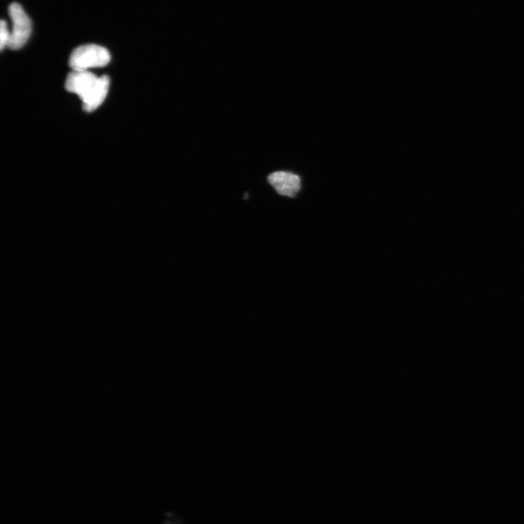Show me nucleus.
<instances>
[{
  "label": "nucleus",
  "instance_id": "nucleus-4",
  "mask_svg": "<svg viewBox=\"0 0 524 524\" xmlns=\"http://www.w3.org/2000/svg\"><path fill=\"white\" fill-rule=\"evenodd\" d=\"M269 184L282 196L294 198L302 188L300 176L288 171H276L268 176Z\"/></svg>",
  "mask_w": 524,
  "mask_h": 524
},
{
  "label": "nucleus",
  "instance_id": "nucleus-2",
  "mask_svg": "<svg viewBox=\"0 0 524 524\" xmlns=\"http://www.w3.org/2000/svg\"><path fill=\"white\" fill-rule=\"evenodd\" d=\"M9 16L13 21L8 45L12 50H19L25 46L32 33V21L21 5L14 3L9 7Z\"/></svg>",
  "mask_w": 524,
  "mask_h": 524
},
{
  "label": "nucleus",
  "instance_id": "nucleus-1",
  "mask_svg": "<svg viewBox=\"0 0 524 524\" xmlns=\"http://www.w3.org/2000/svg\"><path fill=\"white\" fill-rule=\"evenodd\" d=\"M110 59V52L105 47L90 44L77 47L70 56L69 64L73 70L88 71L106 66Z\"/></svg>",
  "mask_w": 524,
  "mask_h": 524
},
{
  "label": "nucleus",
  "instance_id": "nucleus-5",
  "mask_svg": "<svg viewBox=\"0 0 524 524\" xmlns=\"http://www.w3.org/2000/svg\"><path fill=\"white\" fill-rule=\"evenodd\" d=\"M109 88L110 78L106 75L99 78L96 88H94L88 98L82 102L83 109L86 112L96 110L105 100Z\"/></svg>",
  "mask_w": 524,
  "mask_h": 524
},
{
  "label": "nucleus",
  "instance_id": "nucleus-6",
  "mask_svg": "<svg viewBox=\"0 0 524 524\" xmlns=\"http://www.w3.org/2000/svg\"><path fill=\"white\" fill-rule=\"evenodd\" d=\"M10 40V32L8 27V23L5 21L0 23V49L3 51L5 47H8Z\"/></svg>",
  "mask_w": 524,
  "mask_h": 524
},
{
  "label": "nucleus",
  "instance_id": "nucleus-3",
  "mask_svg": "<svg viewBox=\"0 0 524 524\" xmlns=\"http://www.w3.org/2000/svg\"><path fill=\"white\" fill-rule=\"evenodd\" d=\"M99 79L89 71L73 70L67 78L65 88L67 91L77 94L83 102L96 88Z\"/></svg>",
  "mask_w": 524,
  "mask_h": 524
}]
</instances>
